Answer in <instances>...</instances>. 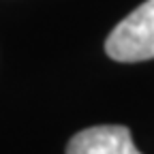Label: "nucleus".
<instances>
[{
	"label": "nucleus",
	"instance_id": "nucleus-2",
	"mask_svg": "<svg viewBox=\"0 0 154 154\" xmlns=\"http://www.w3.org/2000/svg\"><path fill=\"white\" fill-rule=\"evenodd\" d=\"M66 154H141L133 143L131 131L122 124H101L75 133Z\"/></svg>",
	"mask_w": 154,
	"mask_h": 154
},
{
	"label": "nucleus",
	"instance_id": "nucleus-1",
	"mask_svg": "<svg viewBox=\"0 0 154 154\" xmlns=\"http://www.w3.org/2000/svg\"><path fill=\"white\" fill-rule=\"evenodd\" d=\"M105 54L116 62H143L154 58V0H146L118 22L107 38Z\"/></svg>",
	"mask_w": 154,
	"mask_h": 154
}]
</instances>
